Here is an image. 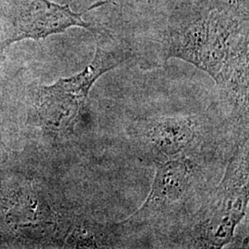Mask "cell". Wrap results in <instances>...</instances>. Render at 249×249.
<instances>
[{
	"label": "cell",
	"mask_w": 249,
	"mask_h": 249,
	"mask_svg": "<svg viewBox=\"0 0 249 249\" xmlns=\"http://www.w3.org/2000/svg\"><path fill=\"white\" fill-rule=\"evenodd\" d=\"M135 54L147 69L163 67L170 58L192 64L213 79L231 114L249 113V18L197 1L177 11Z\"/></svg>",
	"instance_id": "1"
},
{
	"label": "cell",
	"mask_w": 249,
	"mask_h": 249,
	"mask_svg": "<svg viewBox=\"0 0 249 249\" xmlns=\"http://www.w3.org/2000/svg\"><path fill=\"white\" fill-rule=\"evenodd\" d=\"M249 134L234 145L223 179L189 215L178 231L177 244L188 249H222L234 240L238 224L248 213Z\"/></svg>",
	"instance_id": "2"
},
{
	"label": "cell",
	"mask_w": 249,
	"mask_h": 249,
	"mask_svg": "<svg viewBox=\"0 0 249 249\" xmlns=\"http://www.w3.org/2000/svg\"><path fill=\"white\" fill-rule=\"evenodd\" d=\"M95 36L94 56L82 71L37 89V114L42 124L51 131L72 129L84 113L89 91L95 82L133 56L132 45L111 36L106 30Z\"/></svg>",
	"instance_id": "3"
},
{
	"label": "cell",
	"mask_w": 249,
	"mask_h": 249,
	"mask_svg": "<svg viewBox=\"0 0 249 249\" xmlns=\"http://www.w3.org/2000/svg\"><path fill=\"white\" fill-rule=\"evenodd\" d=\"M153 164L155 176L147 198L129 218L118 223L122 237L127 231H161L172 229V224L176 236L190 215L187 206L196 193L199 161L180 156Z\"/></svg>",
	"instance_id": "4"
},
{
	"label": "cell",
	"mask_w": 249,
	"mask_h": 249,
	"mask_svg": "<svg viewBox=\"0 0 249 249\" xmlns=\"http://www.w3.org/2000/svg\"><path fill=\"white\" fill-rule=\"evenodd\" d=\"M213 128V118L205 114L150 116L135 119L126 133L141 158L154 163L180 156L197 157Z\"/></svg>",
	"instance_id": "5"
},
{
	"label": "cell",
	"mask_w": 249,
	"mask_h": 249,
	"mask_svg": "<svg viewBox=\"0 0 249 249\" xmlns=\"http://www.w3.org/2000/svg\"><path fill=\"white\" fill-rule=\"evenodd\" d=\"M109 3V0L99 1L76 13L70 5L49 0H0V51L25 39L38 41L62 34L71 27L84 28L95 35L103 30L84 20L82 16Z\"/></svg>",
	"instance_id": "6"
},
{
	"label": "cell",
	"mask_w": 249,
	"mask_h": 249,
	"mask_svg": "<svg viewBox=\"0 0 249 249\" xmlns=\"http://www.w3.org/2000/svg\"><path fill=\"white\" fill-rule=\"evenodd\" d=\"M202 3L215 9L229 11L243 18H249V0H209Z\"/></svg>",
	"instance_id": "7"
}]
</instances>
